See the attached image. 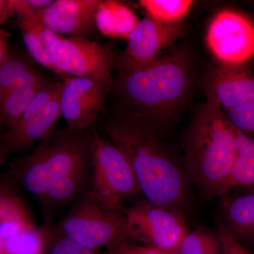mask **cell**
Segmentation results:
<instances>
[{"instance_id":"obj_1","label":"cell","mask_w":254,"mask_h":254,"mask_svg":"<svg viewBox=\"0 0 254 254\" xmlns=\"http://www.w3.org/2000/svg\"><path fill=\"white\" fill-rule=\"evenodd\" d=\"M105 131L129 162L144 199L182 210L191 179L186 165L161 141L158 130L138 115L124 111Z\"/></svg>"},{"instance_id":"obj_2","label":"cell","mask_w":254,"mask_h":254,"mask_svg":"<svg viewBox=\"0 0 254 254\" xmlns=\"http://www.w3.org/2000/svg\"><path fill=\"white\" fill-rule=\"evenodd\" d=\"M190 85L187 55L175 52L141 67L119 69L118 79L112 88L123 100L126 111L158 130L173 118Z\"/></svg>"},{"instance_id":"obj_3","label":"cell","mask_w":254,"mask_h":254,"mask_svg":"<svg viewBox=\"0 0 254 254\" xmlns=\"http://www.w3.org/2000/svg\"><path fill=\"white\" fill-rule=\"evenodd\" d=\"M236 153L235 128L220 105L208 97L185 139L190 179L208 196H224L229 192Z\"/></svg>"},{"instance_id":"obj_4","label":"cell","mask_w":254,"mask_h":254,"mask_svg":"<svg viewBox=\"0 0 254 254\" xmlns=\"http://www.w3.org/2000/svg\"><path fill=\"white\" fill-rule=\"evenodd\" d=\"M92 140L93 131L90 128H55L31 154L20 160L14 180L41 200L57 180L91 168Z\"/></svg>"},{"instance_id":"obj_5","label":"cell","mask_w":254,"mask_h":254,"mask_svg":"<svg viewBox=\"0 0 254 254\" xmlns=\"http://www.w3.org/2000/svg\"><path fill=\"white\" fill-rule=\"evenodd\" d=\"M58 230L77 245L92 250L128 240L124 213L102 204L90 192L73 205Z\"/></svg>"},{"instance_id":"obj_6","label":"cell","mask_w":254,"mask_h":254,"mask_svg":"<svg viewBox=\"0 0 254 254\" xmlns=\"http://www.w3.org/2000/svg\"><path fill=\"white\" fill-rule=\"evenodd\" d=\"M92 189L90 193L107 208L121 212V203L140 193L129 162L110 140L93 131Z\"/></svg>"},{"instance_id":"obj_7","label":"cell","mask_w":254,"mask_h":254,"mask_svg":"<svg viewBox=\"0 0 254 254\" xmlns=\"http://www.w3.org/2000/svg\"><path fill=\"white\" fill-rule=\"evenodd\" d=\"M128 240L162 252L177 250L187 230L186 220L179 209L138 200L124 213Z\"/></svg>"},{"instance_id":"obj_8","label":"cell","mask_w":254,"mask_h":254,"mask_svg":"<svg viewBox=\"0 0 254 254\" xmlns=\"http://www.w3.org/2000/svg\"><path fill=\"white\" fill-rule=\"evenodd\" d=\"M48 52L57 74L95 78L113 88L115 59L108 47L86 38L63 36Z\"/></svg>"},{"instance_id":"obj_9","label":"cell","mask_w":254,"mask_h":254,"mask_svg":"<svg viewBox=\"0 0 254 254\" xmlns=\"http://www.w3.org/2000/svg\"><path fill=\"white\" fill-rule=\"evenodd\" d=\"M206 43L222 66H244L254 58V23L235 10H221L210 21Z\"/></svg>"},{"instance_id":"obj_10","label":"cell","mask_w":254,"mask_h":254,"mask_svg":"<svg viewBox=\"0 0 254 254\" xmlns=\"http://www.w3.org/2000/svg\"><path fill=\"white\" fill-rule=\"evenodd\" d=\"M60 110L68 128L88 129L99 118L111 89L95 78L62 76Z\"/></svg>"},{"instance_id":"obj_11","label":"cell","mask_w":254,"mask_h":254,"mask_svg":"<svg viewBox=\"0 0 254 254\" xmlns=\"http://www.w3.org/2000/svg\"><path fill=\"white\" fill-rule=\"evenodd\" d=\"M181 23L163 24L145 16L126 41V49L118 60L119 69L141 67L158 60L164 49L182 36Z\"/></svg>"},{"instance_id":"obj_12","label":"cell","mask_w":254,"mask_h":254,"mask_svg":"<svg viewBox=\"0 0 254 254\" xmlns=\"http://www.w3.org/2000/svg\"><path fill=\"white\" fill-rule=\"evenodd\" d=\"M99 2L100 0H54L48 7L36 12L42 22L57 34L85 38L95 26Z\"/></svg>"},{"instance_id":"obj_13","label":"cell","mask_w":254,"mask_h":254,"mask_svg":"<svg viewBox=\"0 0 254 254\" xmlns=\"http://www.w3.org/2000/svg\"><path fill=\"white\" fill-rule=\"evenodd\" d=\"M208 97L227 113L254 103V75L245 66L220 65L210 76Z\"/></svg>"},{"instance_id":"obj_14","label":"cell","mask_w":254,"mask_h":254,"mask_svg":"<svg viewBox=\"0 0 254 254\" xmlns=\"http://www.w3.org/2000/svg\"><path fill=\"white\" fill-rule=\"evenodd\" d=\"M11 3L28 53L36 63L55 73L48 50L54 42L63 36L52 31L42 22L36 11L30 7L27 0H11Z\"/></svg>"},{"instance_id":"obj_15","label":"cell","mask_w":254,"mask_h":254,"mask_svg":"<svg viewBox=\"0 0 254 254\" xmlns=\"http://www.w3.org/2000/svg\"><path fill=\"white\" fill-rule=\"evenodd\" d=\"M62 86L48 104L33 118L18 123L3 135V141L8 150L24 149L36 141H41L54 131L55 125L62 116L60 110Z\"/></svg>"},{"instance_id":"obj_16","label":"cell","mask_w":254,"mask_h":254,"mask_svg":"<svg viewBox=\"0 0 254 254\" xmlns=\"http://www.w3.org/2000/svg\"><path fill=\"white\" fill-rule=\"evenodd\" d=\"M220 215L222 225L242 245L254 243V190L224 195Z\"/></svg>"},{"instance_id":"obj_17","label":"cell","mask_w":254,"mask_h":254,"mask_svg":"<svg viewBox=\"0 0 254 254\" xmlns=\"http://www.w3.org/2000/svg\"><path fill=\"white\" fill-rule=\"evenodd\" d=\"M49 81L38 70H33L17 86L0 100V127L6 131L14 128L28 105L45 83Z\"/></svg>"},{"instance_id":"obj_18","label":"cell","mask_w":254,"mask_h":254,"mask_svg":"<svg viewBox=\"0 0 254 254\" xmlns=\"http://www.w3.org/2000/svg\"><path fill=\"white\" fill-rule=\"evenodd\" d=\"M140 19L134 11L115 0H100L95 16V27L103 36L127 40Z\"/></svg>"},{"instance_id":"obj_19","label":"cell","mask_w":254,"mask_h":254,"mask_svg":"<svg viewBox=\"0 0 254 254\" xmlns=\"http://www.w3.org/2000/svg\"><path fill=\"white\" fill-rule=\"evenodd\" d=\"M236 131V158L230 175L229 191L234 189L254 190V138Z\"/></svg>"},{"instance_id":"obj_20","label":"cell","mask_w":254,"mask_h":254,"mask_svg":"<svg viewBox=\"0 0 254 254\" xmlns=\"http://www.w3.org/2000/svg\"><path fill=\"white\" fill-rule=\"evenodd\" d=\"M89 169L69 174L54 182L41 200L47 208H56L76 198L86 184Z\"/></svg>"},{"instance_id":"obj_21","label":"cell","mask_w":254,"mask_h":254,"mask_svg":"<svg viewBox=\"0 0 254 254\" xmlns=\"http://www.w3.org/2000/svg\"><path fill=\"white\" fill-rule=\"evenodd\" d=\"M146 16L163 24H180L194 2L191 0H141Z\"/></svg>"},{"instance_id":"obj_22","label":"cell","mask_w":254,"mask_h":254,"mask_svg":"<svg viewBox=\"0 0 254 254\" xmlns=\"http://www.w3.org/2000/svg\"><path fill=\"white\" fill-rule=\"evenodd\" d=\"M177 251L180 254H223L218 230L204 227L187 232Z\"/></svg>"},{"instance_id":"obj_23","label":"cell","mask_w":254,"mask_h":254,"mask_svg":"<svg viewBox=\"0 0 254 254\" xmlns=\"http://www.w3.org/2000/svg\"><path fill=\"white\" fill-rule=\"evenodd\" d=\"M36 68L25 57L9 53L0 65V100Z\"/></svg>"},{"instance_id":"obj_24","label":"cell","mask_w":254,"mask_h":254,"mask_svg":"<svg viewBox=\"0 0 254 254\" xmlns=\"http://www.w3.org/2000/svg\"><path fill=\"white\" fill-rule=\"evenodd\" d=\"M47 238L46 228H34L21 232L4 241V254H44Z\"/></svg>"},{"instance_id":"obj_25","label":"cell","mask_w":254,"mask_h":254,"mask_svg":"<svg viewBox=\"0 0 254 254\" xmlns=\"http://www.w3.org/2000/svg\"><path fill=\"white\" fill-rule=\"evenodd\" d=\"M35 226L24 202L8 185H0V222Z\"/></svg>"},{"instance_id":"obj_26","label":"cell","mask_w":254,"mask_h":254,"mask_svg":"<svg viewBox=\"0 0 254 254\" xmlns=\"http://www.w3.org/2000/svg\"><path fill=\"white\" fill-rule=\"evenodd\" d=\"M56 231L50 232L47 230L44 254H101L100 250L84 248L65 237L59 230Z\"/></svg>"},{"instance_id":"obj_27","label":"cell","mask_w":254,"mask_h":254,"mask_svg":"<svg viewBox=\"0 0 254 254\" xmlns=\"http://www.w3.org/2000/svg\"><path fill=\"white\" fill-rule=\"evenodd\" d=\"M232 126L250 135L254 134V103L237 107L226 115Z\"/></svg>"},{"instance_id":"obj_28","label":"cell","mask_w":254,"mask_h":254,"mask_svg":"<svg viewBox=\"0 0 254 254\" xmlns=\"http://www.w3.org/2000/svg\"><path fill=\"white\" fill-rule=\"evenodd\" d=\"M108 254H163L162 252L143 245L132 244L129 240L118 242L108 247Z\"/></svg>"},{"instance_id":"obj_29","label":"cell","mask_w":254,"mask_h":254,"mask_svg":"<svg viewBox=\"0 0 254 254\" xmlns=\"http://www.w3.org/2000/svg\"><path fill=\"white\" fill-rule=\"evenodd\" d=\"M221 238L223 254H253L237 241L220 223L218 229Z\"/></svg>"},{"instance_id":"obj_30","label":"cell","mask_w":254,"mask_h":254,"mask_svg":"<svg viewBox=\"0 0 254 254\" xmlns=\"http://www.w3.org/2000/svg\"><path fill=\"white\" fill-rule=\"evenodd\" d=\"M14 14L11 0H0V24Z\"/></svg>"},{"instance_id":"obj_31","label":"cell","mask_w":254,"mask_h":254,"mask_svg":"<svg viewBox=\"0 0 254 254\" xmlns=\"http://www.w3.org/2000/svg\"><path fill=\"white\" fill-rule=\"evenodd\" d=\"M9 34L4 30L0 29V65L1 64L7 57L9 52L7 47V39Z\"/></svg>"},{"instance_id":"obj_32","label":"cell","mask_w":254,"mask_h":254,"mask_svg":"<svg viewBox=\"0 0 254 254\" xmlns=\"http://www.w3.org/2000/svg\"><path fill=\"white\" fill-rule=\"evenodd\" d=\"M54 0H27L28 5L35 11L46 9L53 4Z\"/></svg>"},{"instance_id":"obj_33","label":"cell","mask_w":254,"mask_h":254,"mask_svg":"<svg viewBox=\"0 0 254 254\" xmlns=\"http://www.w3.org/2000/svg\"><path fill=\"white\" fill-rule=\"evenodd\" d=\"M7 151V148H6V145L4 144L2 136H1V138H0V163L2 161Z\"/></svg>"},{"instance_id":"obj_34","label":"cell","mask_w":254,"mask_h":254,"mask_svg":"<svg viewBox=\"0 0 254 254\" xmlns=\"http://www.w3.org/2000/svg\"><path fill=\"white\" fill-rule=\"evenodd\" d=\"M163 254H180V252L177 250L172 251V252H167V253H163Z\"/></svg>"},{"instance_id":"obj_35","label":"cell","mask_w":254,"mask_h":254,"mask_svg":"<svg viewBox=\"0 0 254 254\" xmlns=\"http://www.w3.org/2000/svg\"><path fill=\"white\" fill-rule=\"evenodd\" d=\"M2 254H4L2 253Z\"/></svg>"}]
</instances>
